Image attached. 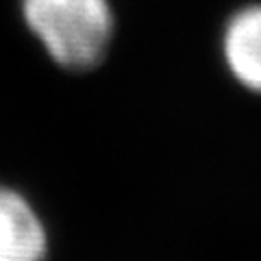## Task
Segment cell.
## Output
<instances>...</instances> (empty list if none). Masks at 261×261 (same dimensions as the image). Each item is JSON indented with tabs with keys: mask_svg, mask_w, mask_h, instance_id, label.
Listing matches in <instances>:
<instances>
[{
	"mask_svg": "<svg viewBox=\"0 0 261 261\" xmlns=\"http://www.w3.org/2000/svg\"><path fill=\"white\" fill-rule=\"evenodd\" d=\"M22 22L63 70H92L116 33L111 0H20Z\"/></svg>",
	"mask_w": 261,
	"mask_h": 261,
	"instance_id": "obj_1",
	"label": "cell"
},
{
	"mask_svg": "<svg viewBox=\"0 0 261 261\" xmlns=\"http://www.w3.org/2000/svg\"><path fill=\"white\" fill-rule=\"evenodd\" d=\"M46 231L20 192L0 185V261H44Z\"/></svg>",
	"mask_w": 261,
	"mask_h": 261,
	"instance_id": "obj_2",
	"label": "cell"
},
{
	"mask_svg": "<svg viewBox=\"0 0 261 261\" xmlns=\"http://www.w3.org/2000/svg\"><path fill=\"white\" fill-rule=\"evenodd\" d=\"M222 57L242 87L261 94V5L242 7L226 20Z\"/></svg>",
	"mask_w": 261,
	"mask_h": 261,
	"instance_id": "obj_3",
	"label": "cell"
}]
</instances>
